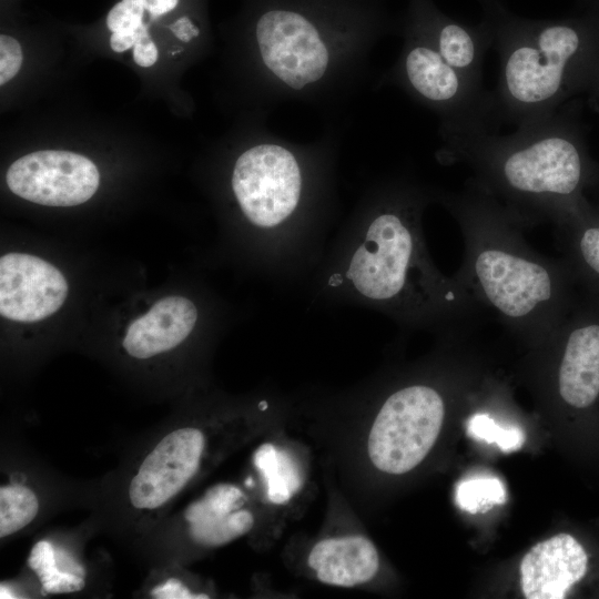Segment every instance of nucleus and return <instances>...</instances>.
I'll return each instance as SVG.
<instances>
[{
  "instance_id": "1",
  "label": "nucleus",
  "mask_w": 599,
  "mask_h": 599,
  "mask_svg": "<svg viewBox=\"0 0 599 599\" xmlns=\"http://www.w3.org/2000/svg\"><path fill=\"white\" fill-rule=\"evenodd\" d=\"M435 190L406 174L373 184L347 230L326 286L409 328L457 333L484 309L456 275L443 274L424 240L422 219Z\"/></svg>"
},
{
  "instance_id": "2",
  "label": "nucleus",
  "mask_w": 599,
  "mask_h": 599,
  "mask_svg": "<svg viewBox=\"0 0 599 599\" xmlns=\"http://www.w3.org/2000/svg\"><path fill=\"white\" fill-rule=\"evenodd\" d=\"M435 202L451 214L463 235L456 277L519 339L545 342L578 301V285L564 260L536 252L520 220L470 180L457 192L436 189Z\"/></svg>"
},
{
  "instance_id": "3",
  "label": "nucleus",
  "mask_w": 599,
  "mask_h": 599,
  "mask_svg": "<svg viewBox=\"0 0 599 599\" xmlns=\"http://www.w3.org/2000/svg\"><path fill=\"white\" fill-rule=\"evenodd\" d=\"M578 101L517 126L506 135L485 130L441 138L440 152L467 164L476 186L498 200L526 229L554 225L599 184Z\"/></svg>"
},
{
  "instance_id": "4",
  "label": "nucleus",
  "mask_w": 599,
  "mask_h": 599,
  "mask_svg": "<svg viewBox=\"0 0 599 599\" xmlns=\"http://www.w3.org/2000/svg\"><path fill=\"white\" fill-rule=\"evenodd\" d=\"M477 1L499 57L491 91L498 124L535 122L589 93L599 75V16L529 19L501 0Z\"/></svg>"
},
{
  "instance_id": "5",
  "label": "nucleus",
  "mask_w": 599,
  "mask_h": 599,
  "mask_svg": "<svg viewBox=\"0 0 599 599\" xmlns=\"http://www.w3.org/2000/svg\"><path fill=\"white\" fill-rule=\"evenodd\" d=\"M262 122L235 158L230 185L244 219L272 241L301 234L333 212L341 126L327 124L318 139L298 143Z\"/></svg>"
},
{
  "instance_id": "6",
  "label": "nucleus",
  "mask_w": 599,
  "mask_h": 599,
  "mask_svg": "<svg viewBox=\"0 0 599 599\" xmlns=\"http://www.w3.org/2000/svg\"><path fill=\"white\" fill-rule=\"evenodd\" d=\"M403 45L395 63L375 82V90L396 87L439 120L440 139L447 135L497 130L491 91L450 65L419 28L407 18Z\"/></svg>"
},
{
  "instance_id": "7",
  "label": "nucleus",
  "mask_w": 599,
  "mask_h": 599,
  "mask_svg": "<svg viewBox=\"0 0 599 599\" xmlns=\"http://www.w3.org/2000/svg\"><path fill=\"white\" fill-rule=\"evenodd\" d=\"M445 416V398L426 383L390 393L369 432L367 451L380 471L400 475L414 469L434 446Z\"/></svg>"
},
{
  "instance_id": "8",
  "label": "nucleus",
  "mask_w": 599,
  "mask_h": 599,
  "mask_svg": "<svg viewBox=\"0 0 599 599\" xmlns=\"http://www.w3.org/2000/svg\"><path fill=\"white\" fill-rule=\"evenodd\" d=\"M10 191L47 206H74L97 192L100 174L88 158L62 150H42L16 160L7 171Z\"/></svg>"
},
{
  "instance_id": "9",
  "label": "nucleus",
  "mask_w": 599,
  "mask_h": 599,
  "mask_svg": "<svg viewBox=\"0 0 599 599\" xmlns=\"http://www.w3.org/2000/svg\"><path fill=\"white\" fill-rule=\"evenodd\" d=\"M204 446L203 433L194 427L163 437L130 483L131 504L138 509H155L167 502L197 471Z\"/></svg>"
},
{
  "instance_id": "10",
  "label": "nucleus",
  "mask_w": 599,
  "mask_h": 599,
  "mask_svg": "<svg viewBox=\"0 0 599 599\" xmlns=\"http://www.w3.org/2000/svg\"><path fill=\"white\" fill-rule=\"evenodd\" d=\"M68 283L49 262L30 254L9 253L0 258V313L17 322H38L64 303Z\"/></svg>"
},
{
  "instance_id": "11",
  "label": "nucleus",
  "mask_w": 599,
  "mask_h": 599,
  "mask_svg": "<svg viewBox=\"0 0 599 599\" xmlns=\"http://www.w3.org/2000/svg\"><path fill=\"white\" fill-rule=\"evenodd\" d=\"M588 556L568 534L536 544L520 564V586L528 599H562L587 573Z\"/></svg>"
},
{
  "instance_id": "12",
  "label": "nucleus",
  "mask_w": 599,
  "mask_h": 599,
  "mask_svg": "<svg viewBox=\"0 0 599 599\" xmlns=\"http://www.w3.org/2000/svg\"><path fill=\"white\" fill-rule=\"evenodd\" d=\"M454 68L480 81L491 34L481 20L470 26L446 16L430 0H410L408 17Z\"/></svg>"
},
{
  "instance_id": "13",
  "label": "nucleus",
  "mask_w": 599,
  "mask_h": 599,
  "mask_svg": "<svg viewBox=\"0 0 599 599\" xmlns=\"http://www.w3.org/2000/svg\"><path fill=\"white\" fill-rule=\"evenodd\" d=\"M246 498L231 484H219L185 510L191 538L206 547L223 546L248 532L254 525L251 511L241 509Z\"/></svg>"
},
{
  "instance_id": "14",
  "label": "nucleus",
  "mask_w": 599,
  "mask_h": 599,
  "mask_svg": "<svg viewBox=\"0 0 599 599\" xmlns=\"http://www.w3.org/2000/svg\"><path fill=\"white\" fill-rule=\"evenodd\" d=\"M197 308L183 296H169L128 327L123 347L135 358H149L181 344L193 331Z\"/></svg>"
},
{
  "instance_id": "15",
  "label": "nucleus",
  "mask_w": 599,
  "mask_h": 599,
  "mask_svg": "<svg viewBox=\"0 0 599 599\" xmlns=\"http://www.w3.org/2000/svg\"><path fill=\"white\" fill-rule=\"evenodd\" d=\"M555 236L577 285L599 296V201L586 197L555 224Z\"/></svg>"
},
{
  "instance_id": "16",
  "label": "nucleus",
  "mask_w": 599,
  "mask_h": 599,
  "mask_svg": "<svg viewBox=\"0 0 599 599\" xmlns=\"http://www.w3.org/2000/svg\"><path fill=\"white\" fill-rule=\"evenodd\" d=\"M307 562L321 582L355 587L374 578L378 571L379 557L369 539L361 535H346L315 544Z\"/></svg>"
},
{
  "instance_id": "17",
  "label": "nucleus",
  "mask_w": 599,
  "mask_h": 599,
  "mask_svg": "<svg viewBox=\"0 0 599 599\" xmlns=\"http://www.w3.org/2000/svg\"><path fill=\"white\" fill-rule=\"evenodd\" d=\"M254 463L263 475L267 496L274 504H285L300 489L298 470L290 456L271 444L262 445L255 453Z\"/></svg>"
},
{
  "instance_id": "18",
  "label": "nucleus",
  "mask_w": 599,
  "mask_h": 599,
  "mask_svg": "<svg viewBox=\"0 0 599 599\" xmlns=\"http://www.w3.org/2000/svg\"><path fill=\"white\" fill-rule=\"evenodd\" d=\"M39 510L35 494L27 486L11 484L0 488V537L4 538L29 525Z\"/></svg>"
},
{
  "instance_id": "19",
  "label": "nucleus",
  "mask_w": 599,
  "mask_h": 599,
  "mask_svg": "<svg viewBox=\"0 0 599 599\" xmlns=\"http://www.w3.org/2000/svg\"><path fill=\"white\" fill-rule=\"evenodd\" d=\"M457 506L470 514L486 512L506 502L504 483L494 476H476L460 481L456 488Z\"/></svg>"
},
{
  "instance_id": "20",
  "label": "nucleus",
  "mask_w": 599,
  "mask_h": 599,
  "mask_svg": "<svg viewBox=\"0 0 599 599\" xmlns=\"http://www.w3.org/2000/svg\"><path fill=\"white\" fill-rule=\"evenodd\" d=\"M468 435L477 440L496 444L504 453L519 449L525 434L519 427H501L489 414L477 413L467 423Z\"/></svg>"
},
{
  "instance_id": "21",
  "label": "nucleus",
  "mask_w": 599,
  "mask_h": 599,
  "mask_svg": "<svg viewBox=\"0 0 599 599\" xmlns=\"http://www.w3.org/2000/svg\"><path fill=\"white\" fill-rule=\"evenodd\" d=\"M143 0H121L109 11L106 26L111 32H135L143 26Z\"/></svg>"
},
{
  "instance_id": "22",
  "label": "nucleus",
  "mask_w": 599,
  "mask_h": 599,
  "mask_svg": "<svg viewBox=\"0 0 599 599\" xmlns=\"http://www.w3.org/2000/svg\"><path fill=\"white\" fill-rule=\"evenodd\" d=\"M28 564L39 577L41 585L49 581L62 570L57 565L54 548L45 540L38 541L32 547Z\"/></svg>"
},
{
  "instance_id": "23",
  "label": "nucleus",
  "mask_w": 599,
  "mask_h": 599,
  "mask_svg": "<svg viewBox=\"0 0 599 599\" xmlns=\"http://www.w3.org/2000/svg\"><path fill=\"white\" fill-rule=\"evenodd\" d=\"M22 50L19 42L8 35H0V84L9 82L20 70Z\"/></svg>"
},
{
  "instance_id": "24",
  "label": "nucleus",
  "mask_w": 599,
  "mask_h": 599,
  "mask_svg": "<svg viewBox=\"0 0 599 599\" xmlns=\"http://www.w3.org/2000/svg\"><path fill=\"white\" fill-rule=\"evenodd\" d=\"M85 581L82 576L62 570L55 578L42 585L45 593H70L82 590Z\"/></svg>"
},
{
  "instance_id": "25",
  "label": "nucleus",
  "mask_w": 599,
  "mask_h": 599,
  "mask_svg": "<svg viewBox=\"0 0 599 599\" xmlns=\"http://www.w3.org/2000/svg\"><path fill=\"white\" fill-rule=\"evenodd\" d=\"M151 595L158 599H202L203 593H193L179 579L170 578L152 589Z\"/></svg>"
},
{
  "instance_id": "26",
  "label": "nucleus",
  "mask_w": 599,
  "mask_h": 599,
  "mask_svg": "<svg viewBox=\"0 0 599 599\" xmlns=\"http://www.w3.org/2000/svg\"><path fill=\"white\" fill-rule=\"evenodd\" d=\"M133 60L143 68L153 65L158 60V48L145 30L133 47Z\"/></svg>"
},
{
  "instance_id": "27",
  "label": "nucleus",
  "mask_w": 599,
  "mask_h": 599,
  "mask_svg": "<svg viewBox=\"0 0 599 599\" xmlns=\"http://www.w3.org/2000/svg\"><path fill=\"white\" fill-rule=\"evenodd\" d=\"M145 30H148L146 24L135 32H112L110 37L111 49L118 53L125 52L134 47L136 40Z\"/></svg>"
},
{
  "instance_id": "28",
  "label": "nucleus",
  "mask_w": 599,
  "mask_h": 599,
  "mask_svg": "<svg viewBox=\"0 0 599 599\" xmlns=\"http://www.w3.org/2000/svg\"><path fill=\"white\" fill-rule=\"evenodd\" d=\"M173 34L181 41L187 43L200 35V28L189 17L179 18L172 26Z\"/></svg>"
},
{
  "instance_id": "29",
  "label": "nucleus",
  "mask_w": 599,
  "mask_h": 599,
  "mask_svg": "<svg viewBox=\"0 0 599 599\" xmlns=\"http://www.w3.org/2000/svg\"><path fill=\"white\" fill-rule=\"evenodd\" d=\"M145 10L152 18H158L172 11L179 0H143Z\"/></svg>"
},
{
  "instance_id": "30",
  "label": "nucleus",
  "mask_w": 599,
  "mask_h": 599,
  "mask_svg": "<svg viewBox=\"0 0 599 599\" xmlns=\"http://www.w3.org/2000/svg\"><path fill=\"white\" fill-rule=\"evenodd\" d=\"M578 12L599 16V0H577Z\"/></svg>"
},
{
  "instance_id": "31",
  "label": "nucleus",
  "mask_w": 599,
  "mask_h": 599,
  "mask_svg": "<svg viewBox=\"0 0 599 599\" xmlns=\"http://www.w3.org/2000/svg\"><path fill=\"white\" fill-rule=\"evenodd\" d=\"M587 95L588 102L590 103L591 108L599 111V75ZM595 192L599 194V184Z\"/></svg>"
}]
</instances>
